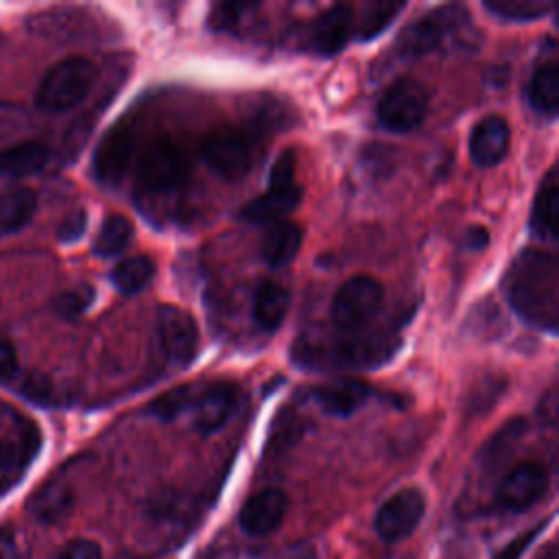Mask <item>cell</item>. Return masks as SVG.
<instances>
[{"label": "cell", "instance_id": "6da1fadb", "mask_svg": "<svg viewBox=\"0 0 559 559\" xmlns=\"http://www.w3.org/2000/svg\"><path fill=\"white\" fill-rule=\"evenodd\" d=\"M502 288L511 308L533 328H559V264L550 251L524 249L509 264Z\"/></svg>", "mask_w": 559, "mask_h": 559}, {"label": "cell", "instance_id": "7a4b0ae2", "mask_svg": "<svg viewBox=\"0 0 559 559\" xmlns=\"http://www.w3.org/2000/svg\"><path fill=\"white\" fill-rule=\"evenodd\" d=\"M94 81L96 66L90 59H61L44 74L35 94V103L46 111H68L90 94Z\"/></svg>", "mask_w": 559, "mask_h": 559}, {"label": "cell", "instance_id": "3957f363", "mask_svg": "<svg viewBox=\"0 0 559 559\" xmlns=\"http://www.w3.org/2000/svg\"><path fill=\"white\" fill-rule=\"evenodd\" d=\"M469 24V13L461 4H443L428 13H424L419 20L411 22L397 37V55L402 57H421L437 48H441L445 41L454 39L463 33V28Z\"/></svg>", "mask_w": 559, "mask_h": 559}, {"label": "cell", "instance_id": "277c9868", "mask_svg": "<svg viewBox=\"0 0 559 559\" xmlns=\"http://www.w3.org/2000/svg\"><path fill=\"white\" fill-rule=\"evenodd\" d=\"M188 175L190 159L186 151L177 142L159 138L144 146L135 170V183L144 194H168L181 188L188 181Z\"/></svg>", "mask_w": 559, "mask_h": 559}, {"label": "cell", "instance_id": "5b68a950", "mask_svg": "<svg viewBox=\"0 0 559 559\" xmlns=\"http://www.w3.org/2000/svg\"><path fill=\"white\" fill-rule=\"evenodd\" d=\"M384 301L382 284L371 275H354L345 280L332 297L330 314L338 330L356 332L369 325Z\"/></svg>", "mask_w": 559, "mask_h": 559}, {"label": "cell", "instance_id": "8992f818", "mask_svg": "<svg viewBox=\"0 0 559 559\" xmlns=\"http://www.w3.org/2000/svg\"><path fill=\"white\" fill-rule=\"evenodd\" d=\"M428 105L426 87L413 76H400L378 100V122L391 133L415 131L426 120Z\"/></svg>", "mask_w": 559, "mask_h": 559}, {"label": "cell", "instance_id": "52a82bcc", "mask_svg": "<svg viewBox=\"0 0 559 559\" xmlns=\"http://www.w3.org/2000/svg\"><path fill=\"white\" fill-rule=\"evenodd\" d=\"M155 336L162 354L177 369L188 367L199 354L201 338L197 321L179 306L162 304L155 310Z\"/></svg>", "mask_w": 559, "mask_h": 559}, {"label": "cell", "instance_id": "ba28073f", "mask_svg": "<svg viewBox=\"0 0 559 559\" xmlns=\"http://www.w3.org/2000/svg\"><path fill=\"white\" fill-rule=\"evenodd\" d=\"M205 164L225 181H238L249 175L253 164L251 142L245 131L234 127L212 129L201 146Z\"/></svg>", "mask_w": 559, "mask_h": 559}, {"label": "cell", "instance_id": "9c48e42d", "mask_svg": "<svg viewBox=\"0 0 559 559\" xmlns=\"http://www.w3.org/2000/svg\"><path fill=\"white\" fill-rule=\"evenodd\" d=\"M41 448V432L28 417L15 415L9 432L0 437V496L13 489Z\"/></svg>", "mask_w": 559, "mask_h": 559}, {"label": "cell", "instance_id": "30bf717a", "mask_svg": "<svg viewBox=\"0 0 559 559\" xmlns=\"http://www.w3.org/2000/svg\"><path fill=\"white\" fill-rule=\"evenodd\" d=\"M135 151V131L129 120H118L98 142L92 159L94 177L103 186H118L127 175Z\"/></svg>", "mask_w": 559, "mask_h": 559}, {"label": "cell", "instance_id": "8fae6325", "mask_svg": "<svg viewBox=\"0 0 559 559\" xmlns=\"http://www.w3.org/2000/svg\"><path fill=\"white\" fill-rule=\"evenodd\" d=\"M426 498L419 489L406 487L395 491L376 513V533L384 542H400L408 537L421 522Z\"/></svg>", "mask_w": 559, "mask_h": 559}, {"label": "cell", "instance_id": "7c38bea8", "mask_svg": "<svg viewBox=\"0 0 559 559\" xmlns=\"http://www.w3.org/2000/svg\"><path fill=\"white\" fill-rule=\"evenodd\" d=\"M548 489V474L544 465L528 461L513 467L498 487V502L507 511L522 513L531 509Z\"/></svg>", "mask_w": 559, "mask_h": 559}, {"label": "cell", "instance_id": "4fadbf2b", "mask_svg": "<svg viewBox=\"0 0 559 559\" xmlns=\"http://www.w3.org/2000/svg\"><path fill=\"white\" fill-rule=\"evenodd\" d=\"M238 406V386L231 382H214L199 389L194 397V426L199 432L210 435L227 424Z\"/></svg>", "mask_w": 559, "mask_h": 559}, {"label": "cell", "instance_id": "5bb4252c", "mask_svg": "<svg viewBox=\"0 0 559 559\" xmlns=\"http://www.w3.org/2000/svg\"><path fill=\"white\" fill-rule=\"evenodd\" d=\"M511 142V127L509 122L498 116H485L476 122L469 133V157L480 168H491L500 164L509 151Z\"/></svg>", "mask_w": 559, "mask_h": 559}, {"label": "cell", "instance_id": "9a60e30c", "mask_svg": "<svg viewBox=\"0 0 559 559\" xmlns=\"http://www.w3.org/2000/svg\"><path fill=\"white\" fill-rule=\"evenodd\" d=\"M286 509H288V498L282 489H275V487L262 489L242 504L238 515L240 528L258 537L269 535L282 524Z\"/></svg>", "mask_w": 559, "mask_h": 559}, {"label": "cell", "instance_id": "2e32d148", "mask_svg": "<svg viewBox=\"0 0 559 559\" xmlns=\"http://www.w3.org/2000/svg\"><path fill=\"white\" fill-rule=\"evenodd\" d=\"M369 384L358 378H341L310 391L314 404L332 417H349L369 400Z\"/></svg>", "mask_w": 559, "mask_h": 559}, {"label": "cell", "instance_id": "e0dca14e", "mask_svg": "<svg viewBox=\"0 0 559 559\" xmlns=\"http://www.w3.org/2000/svg\"><path fill=\"white\" fill-rule=\"evenodd\" d=\"M354 33V9L336 4L328 9L312 26L310 50L323 57H332L345 48Z\"/></svg>", "mask_w": 559, "mask_h": 559}, {"label": "cell", "instance_id": "ac0fdd59", "mask_svg": "<svg viewBox=\"0 0 559 559\" xmlns=\"http://www.w3.org/2000/svg\"><path fill=\"white\" fill-rule=\"evenodd\" d=\"M301 197L304 190L299 183L288 188H266L264 194L251 199L240 207V216L249 223L271 225L275 221L286 218V214L301 203Z\"/></svg>", "mask_w": 559, "mask_h": 559}, {"label": "cell", "instance_id": "d6986e66", "mask_svg": "<svg viewBox=\"0 0 559 559\" xmlns=\"http://www.w3.org/2000/svg\"><path fill=\"white\" fill-rule=\"evenodd\" d=\"M557 214H559V181L557 170L550 168L539 183V190L533 201L528 227L531 234L539 240L555 242L557 240Z\"/></svg>", "mask_w": 559, "mask_h": 559}, {"label": "cell", "instance_id": "ffe728a7", "mask_svg": "<svg viewBox=\"0 0 559 559\" xmlns=\"http://www.w3.org/2000/svg\"><path fill=\"white\" fill-rule=\"evenodd\" d=\"M301 240H304V231L297 223L288 218L275 221L266 227V234L262 238V260L273 269L286 266L299 253Z\"/></svg>", "mask_w": 559, "mask_h": 559}, {"label": "cell", "instance_id": "44dd1931", "mask_svg": "<svg viewBox=\"0 0 559 559\" xmlns=\"http://www.w3.org/2000/svg\"><path fill=\"white\" fill-rule=\"evenodd\" d=\"M526 100L528 105L546 116L555 118L559 107V63L555 57L544 59L531 74L528 87H526Z\"/></svg>", "mask_w": 559, "mask_h": 559}, {"label": "cell", "instance_id": "7402d4cb", "mask_svg": "<svg viewBox=\"0 0 559 559\" xmlns=\"http://www.w3.org/2000/svg\"><path fill=\"white\" fill-rule=\"evenodd\" d=\"M48 157H50L48 146L35 140L7 146L0 151V177L17 179V177L35 175L46 166Z\"/></svg>", "mask_w": 559, "mask_h": 559}, {"label": "cell", "instance_id": "603a6c76", "mask_svg": "<svg viewBox=\"0 0 559 559\" xmlns=\"http://www.w3.org/2000/svg\"><path fill=\"white\" fill-rule=\"evenodd\" d=\"M288 306H290V295H288V290L282 284H277V282H262L255 288L251 314H253V321L262 330L273 332V330H277L284 323Z\"/></svg>", "mask_w": 559, "mask_h": 559}, {"label": "cell", "instance_id": "cb8c5ba5", "mask_svg": "<svg viewBox=\"0 0 559 559\" xmlns=\"http://www.w3.org/2000/svg\"><path fill=\"white\" fill-rule=\"evenodd\" d=\"M35 192L28 188H11L0 192V234H13L26 227L35 214Z\"/></svg>", "mask_w": 559, "mask_h": 559}, {"label": "cell", "instance_id": "d4e9b609", "mask_svg": "<svg viewBox=\"0 0 559 559\" xmlns=\"http://www.w3.org/2000/svg\"><path fill=\"white\" fill-rule=\"evenodd\" d=\"M153 275H155V264L148 255H131L111 269L109 280L118 293L135 295L153 282Z\"/></svg>", "mask_w": 559, "mask_h": 559}, {"label": "cell", "instance_id": "484cf974", "mask_svg": "<svg viewBox=\"0 0 559 559\" xmlns=\"http://www.w3.org/2000/svg\"><path fill=\"white\" fill-rule=\"evenodd\" d=\"M70 507H72V491L63 483H48L33 496L28 504L31 513L41 522L61 520L70 511Z\"/></svg>", "mask_w": 559, "mask_h": 559}, {"label": "cell", "instance_id": "4316f807", "mask_svg": "<svg viewBox=\"0 0 559 559\" xmlns=\"http://www.w3.org/2000/svg\"><path fill=\"white\" fill-rule=\"evenodd\" d=\"M131 238H133V225L129 223V218L120 214H111L100 225V231L94 240V251L103 258H114L129 247Z\"/></svg>", "mask_w": 559, "mask_h": 559}, {"label": "cell", "instance_id": "83f0119b", "mask_svg": "<svg viewBox=\"0 0 559 559\" xmlns=\"http://www.w3.org/2000/svg\"><path fill=\"white\" fill-rule=\"evenodd\" d=\"M485 9L507 22H533L550 13L555 7L548 0H487Z\"/></svg>", "mask_w": 559, "mask_h": 559}, {"label": "cell", "instance_id": "f1b7e54d", "mask_svg": "<svg viewBox=\"0 0 559 559\" xmlns=\"http://www.w3.org/2000/svg\"><path fill=\"white\" fill-rule=\"evenodd\" d=\"M199 393V386L192 384H179L162 395H157L148 406L146 413L162 419V421H170L175 417H179L186 408H192L194 397Z\"/></svg>", "mask_w": 559, "mask_h": 559}, {"label": "cell", "instance_id": "f546056e", "mask_svg": "<svg viewBox=\"0 0 559 559\" xmlns=\"http://www.w3.org/2000/svg\"><path fill=\"white\" fill-rule=\"evenodd\" d=\"M402 9H404V2H371V4H367L365 15H362L360 24L356 26L358 39L367 41V39H373L376 35H380Z\"/></svg>", "mask_w": 559, "mask_h": 559}, {"label": "cell", "instance_id": "4dcf8cb0", "mask_svg": "<svg viewBox=\"0 0 559 559\" xmlns=\"http://www.w3.org/2000/svg\"><path fill=\"white\" fill-rule=\"evenodd\" d=\"M92 301H94V288L90 284H79V286L61 293L55 299L52 308L63 319H76L92 306Z\"/></svg>", "mask_w": 559, "mask_h": 559}, {"label": "cell", "instance_id": "1f68e13d", "mask_svg": "<svg viewBox=\"0 0 559 559\" xmlns=\"http://www.w3.org/2000/svg\"><path fill=\"white\" fill-rule=\"evenodd\" d=\"M295 175H297V157L290 148L282 151L280 157L273 162L271 173H269V188H288L295 186Z\"/></svg>", "mask_w": 559, "mask_h": 559}, {"label": "cell", "instance_id": "d6a6232c", "mask_svg": "<svg viewBox=\"0 0 559 559\" xmlns=\"http://www.w3.org/2000/svg\"><path fill=\"white\" fill-rule=\"evenodd\" d=\"M546 526V522H542V524H537V526H533V528H528V531H522L518 537H513L507 546H502L496 555H493V559H520L522 555H524V550L535 542V537L539 535V531Z\"/></svg>", "mask_w": 559, "mask_h": 559}, {"label": "cell", "instance_id": "836d02e7", "mask_svg": "<svg viewBox=\"0 0 559 559\" xmlns=\"http://www.w3.org/2000/svg\"><path fill=\"white\" fill-rule=\"evenodd\" d=\"M85 227H87V214L83 210H74L70 212L61 223H59V229H57V238L61 242H74L79 240L83 234H85Z\"/></svg>", "mask_w": 559, "mask_h": 559}, {"label": "cell", "instance_id": "e575fe53", "mask_svg": "<svg viewBox=\"0 0 559 559\" xmlns=\"http://www.w3.org/2000/svg\"><path fill=\"white\" fill-rule=\"evenodd\" d=\"M55 559H103V552L96 542L79 537V539L68 542Z\"/></svg>", "mask_w": 559, "mask_h": 559}, {"label": "cell", "instance_id": "d590c367", "mask_svg": "<svg viewBox=\"0 0 559 559\" xmlns=\"http://www.w3.org/2000/svg\"><path fill=\"white\" fill-rule=\"evenodd\" d=\"M247 4H216L210 13V24L216 28V31H225V28H231L242 13H247Z\"/></svg>", "mask_w": 559, "mask_h": 559}, {"label": "cell", "instance_id": "8d00e7d4", "mask_svg": "<svg viewBox=\"0 0 559 559\" xmlns=\"http://www.w3.org/2000/svg\"><path fill=\"white\" fill-rule=\"evenodd\" d=\"M17 371V356H15V347L9 338L0 336V380H9L13 378Z\"/></svg>", "mask_w": 559, "mask_h": 559}, {"label": "cell", "instance_id": "74e56055", "mask_svg": "<svg viewBox=\"0 0 559 559\" xmlns=\"http://www.w3.org/2000/svg\"><path fill=\"white\" fill-rule=\"evenodd\" d=\"M502 380H493L491 376L480 384V389H483V395H476V397H472V408L476 411V408H480V411H487V404H491L496 397H498V393L502 391Z\"/></svg>", "mask_w": 559, "mask_h": 559}, {"label": "cell", "instance_id": "f35d334b", "mask_svg": "<svg viewBox=\"0 0 559 559\" xmlns=\"http://www.w3.org/2000/svg\"><path fill=\"white\" fill-rule=\"evenodd\" d=\"M463 245H465V249L480 251V249H485L489 245V231L485 227H480V225H474V227L467 229V234L463 238Z\"/></svg>", "mask_w": 559, "mask_h": 559}, {"label": "cell", "instance_id": "ab89813d", "mask_svg": "<svg viewBox=\"0 0 559 559\" xmlns=\"http://www.w3.org/2000/svg\"><path fill=\"white\" fill-rule=\"evenodd\" d=\"M0 559H20L15 537L7 528H0Z\"/></svg>", "mask_w": 559, "mask_h": 559}, {"label": "cell", "instance_id": "60d3db41", "mask_svg": "<svg viewBox=\"0 0 559 559\" xmlns=\"http://www.w3.org/2000/svg\"><path fill=\"white\" fill-rule=\"evenodd\" d=\"M24 393H28L35 400H44L48 393V382L44 378H31L24 386Z\"/></svg>", "mask_w": 559, "mask_h": 559}]
</instances>
